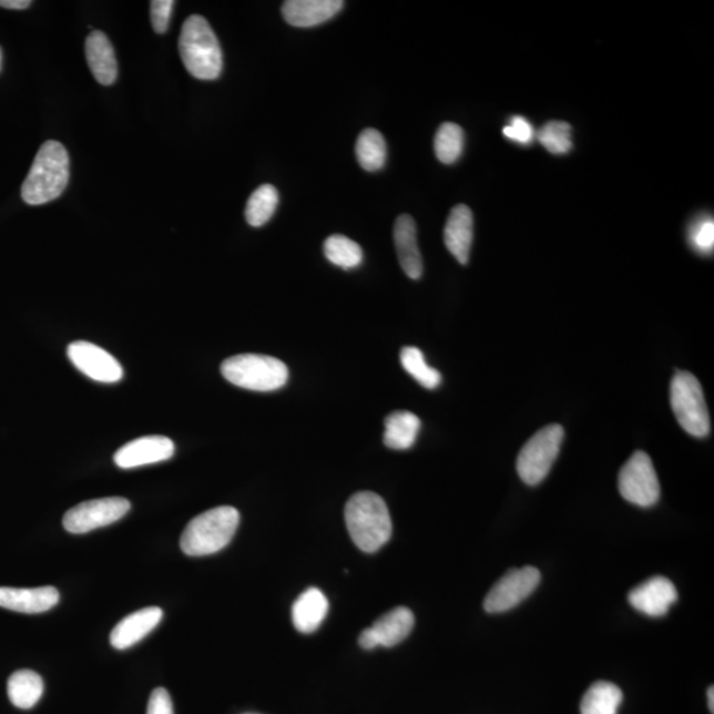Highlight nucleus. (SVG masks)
Segmentation results:
<instances>
[{"instance_id": "1", "label": "nucleus", "mask_w": 714, "mask_h": 714, "mask_svg": "<svg viewBox=\"0 0 714 714\" xmlns=\"http://www.w3.org/2000/svg\"><path fill=\"white\" fill-rule=\"evenodd\" d=\"M346 524L355 545L375 553L392 538V519L386 501L377 493L363 491L347 501Z\"/></svg>"}, {"instance_id": "2", "label": "nucleus", "mask_w": 714, "mask_h": 714, "mask_svg": "<svg viewBox=\"0 0 714 714\" xmlns=\"http://www.w3.org/2000/svg\"><path fill=\"white\" fill-rule=\"evenodd\" d=\"M70 182V155L58 141H47L40 147L29 175L22 185L27 204L43 205L63 195Z\"/></svg>"}, {"instance_id": "3", "label": "nucleus", "mask_w": 714, "mask_h": 714, "mask_svg": "<svg viewBox=\"0 0 714 714\" xmlns=\"http://www.w3.org/2000/svg\"><path fill=\"white\" fill-rule=\"evenodd\" d=\"M178 52L185 70L198 80H216L223 71V52L210 23L201 16L185 20Z\"/></svg>"}, {"instance_id": "4", "label": "nucleus", "mask_w": 714, "mask_h": 714, "mask_svg": "<svg viewBox=\"0 0 714 714\" xmlns=\"http://www.w3.org/2000/svg\"><path fill=\"white\" fill-rule=\"evenodd\" d=\"M239 512L222 506L192 519L181 538L182 551L191 558H202L222 551L236 534Z\"/></svg>"}, {"instance_id": "5", "label": "nucleus", "mask_w": 714, "mask_h": 714, "mask_svg": "<svg viewBox=\"0 0 714 714\" xmlns=\"http://www.w3.org/2000/svg\"><path fill=\"white\" fill-rule=\"evenodd\" d=\"M222 374L233 386L256 392H272L288 380L286 364L267 355L232 356L222 364Z\"/></svg>"}, {"instance_id": "6", "label": "nucleus", "mask_w": 714, "mask_h": 714, "mask_svg": "<svg viewBox=\"0 0 714 714\" xmlns=\"http://www.w3.org/2000/svg\"><path fill=\"white\" fill-rule=\"evenodd\" d=\"M671 407L680 427L688 435L704 438L711 432L710 410L702 384L690 373H677L671 384Z\"/></svg>"}, {"instance_id": "7", "label": "nucleus", "mask_w": 714, "mask_h": 714, "mask_svg": "<svg viewBox=\"0 0 714 714\" xmlns=\"http://www.w3.org/2000/svg\"><path fill=\"white\" fill-rule=\"evenodd\" d=\"M562 441L564 429L560 425H549L524 445L519 452L517 470L526 484L536 486L547 478L560 455Z\"/></svg>"}, {"instance_id": "8", "label": "nucleus", "mask_w": 714, "mask_h": 714, "mask_svg": "<svg viewBox=\"0 0 714 714\" xmlns=\"http://www.w3.org/2000/svg\"><path fill=\"white\" fill-rule=\"evenodd\" d=\"M621 496L631 504L652 507L661 498V484L649 455L635 451L622 467L618 478Z\"/></svg>"}, {"instance_id": "9", "label": "nucleus", "mask_w": 714, "mask_h": 714, "mask_svg": "<svg viewBox=\"0 0 714 714\" xmlns=\"http://www.w3.org/2000/svg\"><path fill=\"white\" fill-rule=\"evenodd\" d=\"M130 508L132 503L120 497L84 501L64 514L63 526L73 534L88 533L121 520Z\"/></svg>"}, {"instance_id": "10", "label": "nucleus", "mask_w": 714, "mask_h": 714, "mask_svg": "<svg viewBox=\"0 0 714 714\" xmlns=\"http://www.w3.org/2000/svg\"><path fill=\"white\" fill-rule=\"evenodd\" d=\"M541 574L533 567L511 569L487 594L483 606L487 613L500 614L520 605L539 586Z\"/></svg>"}, {"instance_id": "11", "label": "nucleus", "mask_w": 714, "mask_h": 714, "mask_svg": "<svg viewBox=\"0 0 714 714\" xmlns=\"http://www.w3.org/2000/svg\"><path fill=\"white\" fill-rule=\"evenodd\" d=\"M73 366L94 381L114 384L122 380L123 368L113 355L89 341H73L68 346Z\"/></svg>"}, {"instance_id": "12", "label": "nucleus", "mask_w": 714, "mask_h": 714, "mask_svg": "<svg viewBox=\"0 0 714 714\" xmlns=\"http://www.w3.org/2000/svg\"><path fill=\"white\" fill-rule=\"evenodd\" d=\"M414 628V613L408 608H396L363 631L359 636L360 647L364 650L395 647L407 640Z\"/></svg>"}, {"instance_id": "13", "label": "nucleus", "mask_w": 714, "mask_h": 714, "mask_svg": "<svg viewBox=\"0 0 714 714\" xmlns=\"http://www.w3.org/2000/svg\"><path fill=\"white\" fill-rule=\"evenodd\" d=\"M175 455V445L163 436H147L130 441L115 452L114 462L121 469L169 461Z\"/></svg>"}, {"instance_id": "14", "label": "nucleus", "mask_w": 714, "mask_h": 714, "mask_svg": "<svg viewBox=\"0 0 714 714\" xmlns=\"http://www.w3.org/2000/svg\"><path fill=\"white\" fill-rule=\"evenodd\" d=\"M677 590L665 577H652L640 586L631 590L629 594L630 605L642 614L652 618L663 616L677 601Z\"/></svg>"}, {"instance_id": "15", "label": "nucleus", "mask_w": 714, "mask_h": 714, "mask_svg": "<svg viewBox=\"0 0 714 714\" xmlns=\"http://www.w3.org/2000/svg\"><path fill=\"white\" fill-rule=\"evenodd\" d=\"M60 593L57 588L35 589L0 588V608L24 614H40L58 605Z\"/></svg>"}, {"instance_id": "16", "label": "nucleus", "mask_w": 714, "mask_h": 714, "mask_svg": "<svg viewBox=\"0 0 714 714\" xmlns=\"http://www.w3.org/2000/svg\"><path fill=\"white\" fill-rule=\"evenodd\" d=\"M443 239L446 248L459 264L469 263L473 239V216L467 205L459 204L451 210L445 225Z\"/></svg>"}, {"instance_id": "17", "label": "nucleus", "mask_w": 714, "mask_h": 714, "mask_svg": "<svg viewBox=\"0 0 714 714\" xmlns=\"http://www.w3.org/2000/svg\"><path fill=\"white\" fill-rule=\"evenodd\" d=\"M163 611L147 608L135 611L122 620L110 634V643L116 650H126L141 642L161 623Z\"/></svg>"}, {"instance_id": "18", "label": "nucleus", "mask_w": 714, "mask_h": 714, "mask_svg": "<svg viewBox=\"0 0 714 714\" xmlns=\"http://www.w3.org/2000/svg\"><path fill=\"white\" fill-rule=\"evenodd\" d=\"M345 6L341 0H287L283 6L286 22L299 29L326 23Z\"/></svg>"}, {"instance_id": "19", "label": "nucleus", "mask_w": 714, "mask_h": 714, "mask_svg": "<svg viewBox=\"0 0 714 714\" xmlns=\"http://www.w3.org/2000/svg\"><path fill=\"white\" fill-rule=\"evenodd\" d=\"M395 245L402 271L411 279L422 277L424 265L417 243V226L414 217L401 215L396 220L394 230Z\"/></svg>"}, {"instance_id": "20", "label": "nucleus", "mask_w": 714, "mask_h": 714, "mask_svg": "<svg viewBox=\"0 0 714 714\" xmlns=\"http://www.w3.org/2000/svg\"><path fill=\"white\" fill-rule=\"evenodd\" d=\"M85 53L94 79L101 85H113L119 78V64H116L113 45L104 32L94 31L88 37Z\"/></svg>"}, {"instance_id": "21", "label": "nucleus", "mask_w": 714, "mask_h": 714, "mask_svg": "<svg viewBox=\"0 0 714 714\" xmlns=\"http://www.w3.org/2000/svg\"><path fill=\"white\" fill-rule=\"evenodd\" d=\"M327 613V596L317 588L307 589L294 602L292 610L294 628L302 634H313L326 620Z\"/></svg>"}, {"instance_id": "22", "label": "nucleus", "mask_w": 714, "mask_h": 714, "mask_svg": "<svg viewBox=\"0 0 714 714\" xmlns=\"http://www.w3.org/2000/svg\"><path fill=\"white\" fill-rule=\"evenodd\" d=\"M421 430V420L410 411H395L386 418L384 443L392 450H408L417 441Z\"/></svg>"}, {"instance_id": "23", "label": "nucleus", "mask_w": 714, "mask_h": 714, "mask_svg": "<svg viewBox=\"0 0 714 714\" xmlns=\"http://www.w3.org/2000/svg\"><path fill=\"white\" fill-rule=\"evenodd\" d=\"M7 692L11 703L20 710H31L44 692L43 679L30 670L17 671L9 679Z\"/></svg>"}, {"instance_id": "24", "label": "nucleus", "mask_w": 714, "mask_h": 714, "mask_svg": "<svg viewBox=\"0 0 714 714\" xmlns=\"http://www.w3.org/2000/svg\"><path fill=\"white\" fill-rule=\"evenodd\" d=\"M622 700L620 686L609 682H596L582 698L581 714H616Z\"/></svg>"}, {"instance_id": "25", "label": "nucleus", "mask_w": 714, "mask_h": 714, "mask_svg": "<svg viewBox=\"0 0 714 714\" xmlns=\"http://www.w3.org/2000/svg\"><path fill=\"white\" fill-rule=\"evenodd\" d=\"M356 156L360 166L369 173L386 166L388 149L381 133L375 129L364 130L356 142Z\"/></svg>"}, {"instance_id": "26", "label": "nucleus", "mask_w": 714, "mask_h": 714, "mask_svg": "<svg viewBox=\"0 0 714 714\" xmlns=\"http://www.w3.org/2000/svg\"><path fill=\"white\" fill-rule=\"evenodd\" d=\"M279 195L276 187L271 184L261 185L249 197L246 204V222L254 228L265 225L276 214Z\"/></svg>"}, {"instance_id": "27", "label": "nucleus", "mask_w": 714, "mask_h": 714, "mask_svg": "<svg viewBox=\"0 0 714 714\" xmlns=\"http://www.w3.org/2000/svg\"><path fill=\"white\" fill-rule=\"evenodd\" d=\"M465 149V132L452 122L439 126L435 139V151L439 162L456 163L462 156Z\"/></svg>"}, {"instance_id": "28", "label": "nucleus", "mask_w": 714, "mask_h": 714, "mask_svg": "<svg viewBox=\"0 0 714 714\" xmlns=\"http://www.w3.org/2000/svg\"><path fill=\"white\" fill-rule=\"evenodd\" d=\"M323 249H325V256L329 263L343 267V269H355L363 263L361 246L346 236H329Z\"/></svg>"}, {"instance_id": "29", "label": "nucleus", "mask_w": 714, "mask_h": 714, "mask_svg": "<svg viewBox=\"0 0 714 714\" xmlns=\"http://www.w3.org/2000/svg\"><path fill=\"white\" fill-rule=\"evenodd\" d=\"M400 360L402 368L421 384L424 388L436 389L442 382V376L436 368L429 366L421 349L405 347L401 349Z\"/></svg>"}, {"instance_id": "30", "label": "nucleus", "mask_w": 714, "mask_h": 714, "mask_svg": "<svg viewBox=\"0 0 714 714\" xmlns=\"http://www.w3.org/2000/svg\"><path fill=\"white\" fill-rule=\"evenodd\" d=\"M538 140L549 153L564 155L573 149L572 126L564 121H551L542 126Z\"/></svg>"}, {"instance_id": "31", "label": "nucleus", "mask_w": 714, "mask_h": 714, "mask_svg": "<svg viewBox=\"0 0 714 714\" xmlns=\"http://www.w3.org/2000/svg\"><path fill=\"white\" fill-rule=\"evenodd\" d=\"M690 243L698 253L710 254L714 246V222L710 216L698 217L691 225Z\"/></svg>"}, {"instance_id": "32", "label": "nucleus", "mask_w": 714, "mask_h": 714, "mask_svg": "<svg viewBox=\"0 0 714 714\" xmlns=\"http://www.w3.org/2000/svg\"><path fill=\"white\" fill-rule=\"evenodd\" d=\"M174 4L173 0H154V2H151V23H153L156 33L167 32Z\"/></svg>"}, {"instance_id": "33", "label": "nucleus", "mask_w": 714, "mask_h": 714, "mask_svg": "<svg viewBox=\"0 0 714 714\" xmlns=\"http://www.w3.org/2000/svg\"><path fill=\"white\" fill-rule=\"evenodd\" d=\"M503 134L508 140L521 144L531 143L534 139V130L531 123L523 119V116H513L510 125L503 129Z\"/></svg>"}, {"instance_id": "34", "label": "nucleus", "mask_w": 714, "mask_h": 714, "mask_svg": "<svg viewBox=\"0 0 714 714\" xmlns=\"http://www.w3.org/2000/svg\"><path fill=\"white\" fill-rule=\"evenodd\" d=\"M147 714H174L173 700L164 688H156L151 693Z\"/></svg>"}, {"instance_id": "35", "label": "nucleus", "mask_w": 714, "mask_h": 714, "mask_svg": "<svg viewBox=\"0 0 714 714\" xmlns=\"http://www.w3.org/2000/svg\"><path fill=\"white\" fill-rule=\"evenodd\" d=\"M30 6V0H0V7L9 10H26Z\"/></svg>"}, {"instance_id": "36", "label": "nucleus", "mask_w": 714, "mask_h": 714, "mask_svg": "<svg viewBox=\"0 0 714 714\" xmlns=\"http://www.w3.org/2000/svg\"><path fill=\"white\" fill-rule=\"evenodd\" d=\"M708 705H710L711 713H714V688H713V686H711V688L708 690Z\"/></svg>"}, {"instance_id": "37", "label": "nucleus", "mask_w": 714, "mask_h": 714, "mask_svg": "<svg viewBox=\"0 0 714 714\" xmlns=\"http://www.w3.org/2000/svg\"><path fill=\"white\" fill-rule=\"evenodd\" d=\"M2 50H0V70H2Z\"/></svg>"}]
</instances>
